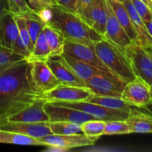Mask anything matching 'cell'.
Wrapping results in <instances>:
<instances>
[{
    "label": "cell",
    "instance_id": "2",
    "mask_svg": "<svg viewBox=\"0 0 152 152\" xmlns=\"http://www.w3.org/2000/svg\"><path fill=\"white\" fill-rule=\"evenodd\" d=\"M52 17L48 24L59 30L67 41L82 43L94 48V45L103 37L92 29L77 13L59 4L51 7Z\"/></svg>",
    "mask_w": 152,
    "mask_h": 152
},
{
    "label": "cell",
    "instance_id": "15",
    "mask_svg": "<svg viewBox=\"0 0 152 152\" xmlns=\"http://www.w3.org/2000/svg\"><path fill=\"white\" fill-rule=\"evenodd\" d=\"M45 99L39 98L31 105L22 109V111L0 120L11 122H23V123H42L49 122V117L44 109Z\"/></svg>",
    "mask_w": 152,
    "mask_h": 152
},
{
    "label": "cell",
    "instance_id": "4",
    "mask_svg": "<svg viewBox=\"0 0 152 152\" xmlns=\"http://www.w3.org/2000/svg\"><path fill=\"white\" fill-rule=\"evenodd\" d=\"M51 103L80 110L86 114H90L98 120H104V121L126 120L132 113L123 110L108 108L98 104L86 102V101H78V102L60 101V102H51Z\"/></svg>",
    "mask_w": 152,
    "mask_h": 152
},
{
    "label": "cell",
    "instance_id": "17",
    "mask_svg": "<svg viewBox=\"0 0 152 152\" xmlns=\"http://www.w3.org/2000/svg\"><path fill=\"white\" fill-rule=\"evenodd\" d=\"M45 62L56 78L62 85L77 87H86V82L80 79L71 68L63 63L59 59V56H52L49 58Z\"/></svg>",
    "mask_w": 152,
    "mask_h": 152
},
{
    "label": "cell",
    "instance_id": "25",
    "mask_svg": "<svg viewBox=\"0 0 152 152\" xmlns=\"http://www.w3.org/2000/svg\"><path fill=\"white\" fill-rule=\"evenodd\" d=\"M0 143H10L22 145H42L45 144L37 138L26 136L16 132L0 129Z\"/></svg>",
    "mask_w": 152,
    "mask_h": 152
},
{
    "label": "cell",
    "instance_id": "38",
    "mask_svg": "<svg viewBox=\"0 0 152 152\" xmlns=\"http://www.w3.org/2000/svg\"><path fill=\"white\" fill-rule=\"evenodd\" d=\"M77 0H57L58 4L67 10L77 13Z\"/></svg>",
    "mask_w": 152,
    "mask_h": 152
},
{
    "label": "cell",
    "instance_id": "34",
    "mask_svg": "<svg viewBox=\"0 0 152 152\" xmlns=\"http://www.w3.org/2000/svg\"><path fill=\"white\" fill-rule=\"evenodd\" d=\"M138 13L144 22H148L152 19V10L145 3L141 0H131Z\"/></svg>",
    "mask_w": 152,
    "mask_h": 152
},
{
    "label": "cell",
    "instance_id": "5",
    "mask_svg": "<svg viewBox=\"0 0 152 152\" xmlns=\"http://www.w3.org/2000/svg\"><path fill=\"white\" fill-rule=\"evenodd\" d=\"M136 77H140L152 88V57L148 49L133 44L125 50Z\"/></svg>",
    "mask_w": 152,
    "mask_h": 152
},
{
    "label": "cell",
    "instance_id": "37",
    "mask_svg": "<svg viewBox=\"0 0 152 152\" xmlns=\"http://www.w3.org/2000/svg\"><path fill=\"white\" fill-rule=\"evenodd\" d=\"M94 0H77V13L80 15L83 19L93 4Z\"/></svg>",
    "mask_w": 152,
    "mask_h": 152
},
{
    "label": "cell",
    "instance_id": "39",
    "mask_svg": "<svg viewBox=\"0 0 152 152\" xmlns=\"http://www.w3.org/2000/svg\"><path fill=\"white\" fill-rule=\"evenodd\" d=\"M36 12H37L38 16L40 17V19L42 21H44L45 22H46L47 24L50 22V19L52 17V15H53L51 7L40 9V10H36Z\"/></svg>",
    "mask_w": 152,
    "mask_h": 152
},
{
    "label": "cell",
    "instance_id": "21",
    "mask_svg": "<svg viewBox=\"0 0 152 152\" xmlns=\"http://www.w3.org/2000/svg\"><path fill=\"white\" fill-rule=\"evenodd\" d=\"M59 58L68 68H71L75 73V74H77L80 79H82L85 82L88 80L91 77L96 75V74H108V73L105 72V71L99 70L98 68H94V67L91 66V65H88L86 62H82V61L78 60L75 58L68 56L65 53H62V55L59 56Z\"/></svg>",
    "mask_w": 152,
    "mask_h": 152
},
{
    "label": "cell",
    "instance_id": "8",
    "mask_svg": "<svg viewBox=\"0 0 152 152\" xmlns=\"http://www.w3.org/2000/svg\"><path fill=\"white\" fill-rule=\"evenodd\" d=\"M93 92L86 87L59 85L55 88L45 93H41L39 98L47 102H78L85 101Z\"/></svg>",
    "mask_w": 152,
    "mask_h": 152
},
{
    "label": "cell",
    "instance_id": "42",
    "mask_svg": "<svg viewBox=\"0 0 152 152\" xmlns=\"http://www.w3.org/2000/svg\"><path fill=\"white\" fill-rule=\"evenodd\" d=\"M145 25H146L147 29H148V33H149L150 35H151V37H152V19L149 21V22H145Z\"/></svg>",
    "mask_w": 152,
    "mask_h": 152
},
{
    "label": "cell",
    "instance_id": "18",
    "mask_svg": "<svg viewBox=\"0 0 152 152\" xmlns=\"http://www.w3.org/2000/svg\"><path fill=\"white\" fill-rule=\"evenodd\" d=\"M18 36L14 15L10 10H6L0 19V46L11 50Z\"/></svg>",
    "mask_w": 152,
    "mask_h": 152
},
{
    "label": "cell",
    "instance_id": "43",
    "mask_svg": "<svg viewBox=\"0 0 152 152\" xmlns=\"http://www.w3.org/2000/svg\"><path fill=\"white\" fill-rule=\"evenodd\" d=\"M141 1H143L144 3H145V4H146L147 5L150 7V9L152 10V1L151 0H141Z\"/></svg>",
    "mask_w": 152,
    "mask_h": 152
},
{
    "label": "cell",
    "instance_id": "20",
    "mask_svg": "<svg viewBox=\"0 0 152 152\" xmlns=\"http://www.w3.org/2000/svg\"><path fill=\"white\" fill-rule=\"evenodd\" d=\"M110 8L126 32L133 44H138V38L132 19L123 3L117 0H107Z\"/></svg>",
    "mask_w": 152,
    "mask_h": 152
},
{
    "label": "cell",
    "instance_id": "44",
    "mask_svg": "<svg viewBox=\"0 0 152 152\" xmlns=\"http://www.w3.org/2000/svg\"><path fill=\"white\" fill-rule=\"evenodd\" d=\"M148 52H149L150 55H151V57H152V48H148Z\"/></svg>",
    "mask_w": 152,
    "mask_h": 152
},
{
    "label": "cell",
    "instance_id": "35",
    "mask_svg": "<svg viewBox=\"0 0 152 152\" xmlns=\"http://www.w3.org/2000/svg\"><path fill=\"white\" fill-rule=\"evenodd\" d=\"M28 2L30 7L35 10L51 7L58 4L57 0H28Z\"/></svg>",
    "mask_w": 152,
    "mask_h": 152
},
{
    "label": "cell",
    "instance_id": "40",
    "mask_svg": "<svg viewBox=\"0 0 152 152\" xmlns=\"http://www.w3.org/2000/svg\"><path fill=\"white\" fill-rule=\"evenodd\" d=\"M6 10H9L7 1V0H0V19Z\"/></svg>",
    "mask_w": 152,
    "mask_h": 152
},
{
    "label": "cell",
    "instance_id": "33",
    "mask_svg": "<svg viewBox=\"0 0 152 152\" xmlns=\"http://www.w3.org/2000/svg\"><path fill=\"white\" fill-rule=\"evenodd\" d=\"M9 10L13 15H23L32 11L34 9L30 7L26 0H7Z\"/></svg>",
    "mask_w": 152,
    "mask_h": 152
},
{
    "label": "cell",
    "instance_id": "12",
    "mask_svg": "<svg viewBox=\"0 0 152 152\" xmlns=\"http://www.w3.org/2000/svg\"><path fill=\"white\" fill-rule=\"evenodd\" d=\"M30 64L31 79L39 92H48L61 85L45 62L35 61Z\"/></svg>",
    "mask_w": 152,
    "mask_h": 152
},
{
    "label": "cell",
    "instance_id": "3",
    "mask_svg": "<svg viewBox=\"0 0 152 152\" xmlns=\"http://www.w3.org/2000/svg\"><path fill=\"white\" fill-rule=\"evenodd\" d=\"M94 50L105 66L126 84L136 78L126 53L107 39L96 42L94 45Z\"/></svg>",
    "mask_w": 152,
    "mask_h": 152
},
{
    "label": "cell",
    "instance_id": "22",
    "mask_svg": "<svg viewBox=\"0 0 152 152\" xmlns=\"http://www.w3.org/2000/svg\"><path fill=\"white\" fill-rule=\"evenodd\" d=\"M132 133H152V116L145 112L133 111L126 120Z\"/></svg>",
    "mask_w": 152,
    "mask_h": 152
},
{
    "label": "cell",
    "instance_id": "41",
    "mask_svg": "<svg viewBox=\"0 0 152 152\" xmlns=\"http://www.w3.org/2000/svg\"><path fill=\"white\" fill-rule=\"evenodd\" d=\"M142 109H143L145 113H147V114H148L149 115L152 116V101L149 104H148V105H145V107H143Z\"/></svg>",
    "mask_w": 152,
    "mask_h": 152
},
{
    "label": "cell",
    "instance_id": "19",
    "mask_svg": "<svg viewBox=\"0 0 152 152\" xmlns=\"http://www.w3.org/2000/svg\"><path fill=\"white\" fill-rule=\"evenodd\" d=\"M123 4L126 7V10L128 11L131 19H132V23H133L135 31L137 34L139 45L145 48H151L152 37L148 33L144 21L141 19L140 16L137 13L134 7L132 4V1L131 0H125L123 2Z\"/></svg>",
    "mask_w": 152,
    "mask_h": 152
},
{
    "label": "cell",
    "instance_id": "45",
    "mask_svg": "<svg viewBox=\"0 0 152 152\" xmlns=\"http://www.w3.org/2000/svg\"><path fill=\"white\" fill-rule=\"evenodd\" d=\"M117 1H120V2H122V3H123V1H125V0H117Z\"/></svg>",
    "mask_w": 152,
    "mask_h": 152
},
{
    "label": "cell",
    "instance_id": "28",
    "mask_svg": "<svg viewBox=\"0 0 152 152\" xmlns=\"http://www.w3.org/2000/svg\"><path fill=\"white\" fill-rule=\"evenodd\" d=\"M49 127L53 134L68 135L83 134L81 126L77 123L66 121L49 122Z\"/></svg>",
    "mask_w": 152,
    "mask_h": 152
},
{
    "label": "cell",
    "instance_id": "11",
    "mask_svg": "<svg viewBox=\"0 0 152 152\" xmlns=\"http://www.w3.org/2000/svg\"><path fill=\"white\" fill-rule=\"evenodd\" d=\"M63 53L73 58H75L82 62H86L101 71L113 74L101 62V60L95 53L94 48L89 47L82 43L65 40Z\"/></svg>",
    "mask_w": 152,
    "mask_h": 152
},
{
    "label": "cell",
    "instance_id": "36",
    "mask_svg": "<svg viewBox=\"0 0 152 152\" xmlns=\"http://www.w3.org/2000/svg\"><path fill=\"white\" fill-rule=\"evenodd\" d=\"M11 51L13 52V53H16V54L22 56L23 57L25 58V59H26L30 55V52L28 51L26 46L25 45V44L23 43L22 40L21 39L19 35L18 36L16 39L15 40L14 44H13V48H12L11 49Z\"/></svg>",
    "mask_w": 152,
    "mask_h": 152
},
{
    "label": "cell",
    "instance_id": "6",
    "mask_svg": "<svg viewBox=\"0 0 152 152\" xmlns=\"http://www.w3.org/2000/svg\"><path fill=\"white\" fill-rule=\"evenodd\" d=\"M123 100L137 108H142L152 101V88L140 77L125 85L122 91Z\"/></svg>",
    "mask_w": 152,
    "mask_h": 152
},
{
    "label": "cell",
    "instance_id": "1",
    "mask_svg": "<svg viewBox=\"0 0 152 152\" xmlns=\"http://www.w3.org/2000/svg\"><path fill=\"white\" fill-rule=\"evenodd\" d=\"M31 76V64L26 59L0 70V120L5 119L39 98Z\"/></svg>",
    "mask_w": 152,
    "mask_h": 152
},
{
    "label": "cell",
    "instance_id": "26",
    "mask_svg": "<svg viewBox=\"0 0 152 152\" xmlns=\"http://www.w3.org/2000/svg\"><path fill=\"white\" fill-rule=\"evenodd\" d=\"M50 57L51 54H50V48L42 31L34 42L32 52L27 58L26 60L29 62H35V61L46 62Z\"/></svg>",
    "mask_w": 152,
    "mask_h": 152
},
{
    "label": "cell",
    "instance_id": "46",
    "mask_svg": "<svg viewBox=\"0 0 152 152\" xmlns=\"http://www.w3.org/2000/svg\"><path fill=\"white\" fill-rule=\"evenodd\" d=\"M151 1H152V0H151Z\"/></svg>",
    "mask_w": 152,
    "mask_h": 152
},
{
    "label": "cell",
    "instance_id": "13",
    "mask_svg": "<svg viewBox=\"0 0 152 152\" xmlns=\"http://www.w3.org/2000/svg\"><path fill=\"white\" fill-rule=\"evenodd\" d=\"M0 129L16 132L37 139L53 134L49 127V122L23 123L0 120Z\"/></svg>",
    "mask_w": 152,
    "mask_h": 152
},
{
    "label": "cell",
    "instance_id": "9",
    "mask_svg": "<svg viewBox=\"0 0 152 152\" xmlns=\"http://www.w3.org/2000/svg\"><path fill=\"white\" fill-rule=\"evenodd\" d=\"M44 109L48 116L49 122L66 121L81 125L88 120H96L94 117L80 110L56 105L49 102L45 103Z\"/></svg>",
    "mask_w": 152,
    "mask_h": 152
},
{
    "label": "cell",
    "instance_id": "30",
    "mask_svg": "<svg viewBox=\"0 0 152 152\" xmlns=\"http://www.w3.org/2000/svg\"><path fill=\"white\" fill-rule=\"evenodd\" d=\"M132 133L126 120H111L105 122L103 135L128 134Z\"/></svg>",
    "mask_w": 152,
    "mask_h": 152
},
{
    "label": "cell",
    "instance_id": "31",
    "mask_svg": "<svg viewBox=\"0 0 152 152\" xmlns=\"http://www.w3.org/2000/svg\"><path fill=\"white\" fill-rule=\"evenodd\" d=\"M14 19L16 21V25H17L19 37L31 54L33 48H34V43L31 40L29 31L27 28L25 17L22 15H14Z\"/></svg>",
    "mask_w": 152,
    "mask_h": 152
},
{
    "label": "cell",
    "instance_id": "10",
    "mask_svg": "<svg viewBox=\"0 0 152 152\" xmlns=\"http://www.w3.org/2000/svg\"><path fill=\"white\" fill-rule=\"evenodd\" d=\"M39 140L44 142L46 146L61 148L62 150L92 145L97 140L95 138L87 137L84 134L68 135L50 134L39 138Z\"/></svg>",
    "mask_w": 152,
    "mask_h": 152
},
{
    "label": "cell",
    "instance_id": "23",
    "mask_svg": "<svg viewBox=\"0 0 152 152\" xmlns=\"http://www.w3.org/2000/svg\"><path fill=\"white\" fill-rule=\"evenodd\" d=\"M45 37L50 50L52 56H59L63 53L65 39L59 30L49 24L45 26L43 29Z\"/></svg>",
    "mask_w": 152,
    "mask_h": 152
},
{
    "label": "cell",
    "instance_id": "24",
    "mask_svg": "<svg viewBox=\"0 0 152 152\" xmlns=\"http://www.w3.org/2000/svg\"><path fill=\"white\" fill-rule=\"evenodd\" d=\"M85 101L98 104V105H102L108 108L123 110V111H130V112H133L137 110L135 108L136 107L129 105L120 97H115V96H100V95H96L93 93Z\"/></svg>",
    "mask_w": 152,
    "mask_h": 152
},
{
    "label": "cell",
    "instance_id": "29",
    "mask_svg": "<svg viewBox=\"0 0 152 152\" xmlns=\"http://www.w3.org/2000/svg\"><path fill=\"white\" fill-rule=\"evenodd\" d=\"M105 122L101 120H91L82 123L81 126L83 133L89 137L98 140L103 135L105 128Z\"/></svg>",
    "mask_w": 152,
    "mask_h": 152
},
{
    "label": "cell",
    "instance_id": "14",
    "mask_svg": "<svg viewBox=\"0 0 152 152\" xmlns=\"http://www.w3.org/2000/svg\"><path fill=\"white\" fill-rule=\"evenodd\" d=\"M109 13L107 0H94L84 21L98 34L105 39V25Z\"/></svg>",
    "mask_w": 152,
    "mask_h": 152
},
{
    "label": "cell",
    "instance_id": "16",
    "mask_svg": "<svg viewBox=\"0 0 152 152\" xmlns=\"http://www.w3.org/2000/svg\"><path fill=\"white\" fill-rule=\"evenodd\" d=\"M105 39L117 46L123 53H125L126 48L132 44L130 38L114 16L110 7L108 19L105 25Z\"/></svg>",
    "mask_w": 152,
    "mask_h": 152
},
{
    "label": "cell",
    "instance_id": "32",
    "mask_svg": "<svg viewBox=\"0 0 152 152\" xmlns=\"http://www.w3.org/2000/svg\"><path fill=\"white\" fill-rule=\"evenodd\" d=\"M25 58L13 53L9 49L0 46V70H2L16 62L22 61Z\"/></svg>",
    "mask_w": 152,
    "mask_h": 152
},
{
    "label": "cell",
    "instance_id": "27",
    "mask_svg": "<svg viewBox=\"0 0 152 152\" xmlns=\"http://www.w3.org/2000/svg\"><path fill=\"white\" fill-rule=\"evenodd\" d=\"M23 16L25 19V22H26L27 28L29 31L31 40L34 45L37 37L43 31L47 23L40 19L35 10H33L32 11L23 15Z\"/></svg>",
    "mask_w": 152,
    "mask_h": 152
},
{
    "label": "cell",
    "instance_id": "7",
    "mask_svg": "<svg viewBox=\"0 0 152 152\" xmlns=\"http://www.w3.org/2000/svg\"><path fill=\"white\" fill-rule=\"evenodd\" d=\"M86 87L100 96L120 97L126 83L109 74H98L86 82Z\"/></svg>",
    "mask_w": 152,
    "mask_h": 152
}]
</instances>
